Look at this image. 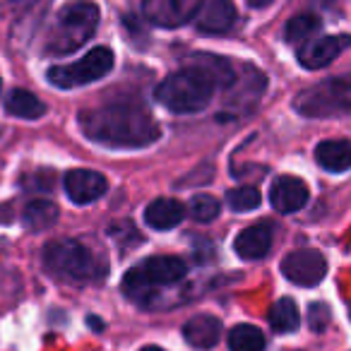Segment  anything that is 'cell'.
Masks as SVG:
<instances>
[{
	"mask_svg": "<svg viewBox=\"0 0 351 351\" xmlns=\"http://www.w3.org/2000/svg\"><path fill=\"white\" fill-rule=\"evenodd\" d=\"M80 128L89 140L108 149H142L161 137V128L152 113L132 101H116L82 111Z\"/></svg>",
	"mask_w": 351,
	"mask_h": 351,
	"instance_id": "obj_1",
	"label": "cell"
},
{
	"mask_svg": "<svg viewBox=\"0 0 351 351\" xmlns=\"http://www.w3.org/2000/svg\"><path fill=\"white\" fill-rule=\"evenodd\" d=\"M99 27V5L92 0H70L56 15V27L51 32V53H73L84 41L94 36Z\"/></svg>",
	"mask_w": 351,
	"mask_h": 351,
	"instance_id": "obj_2",
	"label": "cell"
},
{
	"mask_svg": "<svg viewBox=\"0 0 351 351\" xmlns=\"http://www.w3.org/2000/svg\"><path fill=\"white\" fill-rule=\"evenodd\" d=\"M215 82L195 68H183L169 75L156 87V101L173 113H197L215 97Z\"/></svg>",
	"mask_w": 351,
	"mask_h": 351,
	"instance_id": "obj_3",
	"label": "cell"
},
{
	"mask_svg": "<svg viewBox=\"0 0 351 351\" xmlns=\"http://www.w3.org/2000/svg\"><path fill=\"white\" fill-rule=\"evenodd\" d=\"M44 263L58 277L68 279H99L101 274H106V267H101L94 253L89 248H84L77 241H53V243L46 245L44 250Z\"/></svg>",
	"mask_w": 351,
	"mask_h": 351,
	"instance_id": "obj_4",
	"label": "cell"
},
{
	"mask_svg": "<svg viewBox=\"0 0 351 351\" xmlns=\"http://www.w3.org/2000/svg\"><path fill=\"white\" fill-rule=\"evenodd\" d=\"M188 267L181 258L176 255H154L132 267L123 277V291L130 298H142L154 287H169V284L181 282L186 277Z\"/></svg>",
	"mask_w": 351,
	"mask_h": 351,
	"instance_id": "obj_5",
	"label": "cell"
},
{
	"mask_svg": "<svg viewBox=\"0 0 351 351\" xmlns=\"http://www.w3.org/2000/svg\"><path fill=\"white\" fill-rule=\"evenodd\" d=\"M293 106L303 116H332V113L351 111V73L330 77L313 89H306L293 101Z\"/></svg>",
	"mask_w": 351,
	"mask_h": 351,
	"instance_id": "obj_6",
	"label": "cell"
},
{
	"mask_svg": "<svg viewBox=\"0 0 351 351\" xmlns=\"http://www.w3.org/2000/svg\"><path fill=\"white\" fill-rule=\"evenodd\" d=\"M113 68V51L106 46L92 49L89 53H84L80 60L70 65H56L49 70V82L58 89H75L92 84L97 80H101L104 75H108Z\"/></svg>",
	"mask_w": 351,
	"mask_h": 351,
	"instance_id": "obj_7",
	"label": "cell"
},
{
	"mask_svg": "<svg viewBox=\"0 0 351 351\" xmlns=\"http://www.w3.org/2000/svg\"><path fill=\"white\" fill-rule=\"evenodd\" d=\"M282 274L296 287H315L325 279L327 260L313 248H301L282 260Z\"/></svg>",
	"mask_w": 351,
	"mask_h": 351,
	"instance_id": "obj_8",
	"label": "cell"
},
{
	"mask_svg": "<svg viewBox=\"0 0 351 351\" xmlns=\"http://www.w3.org/2000/svg\"><path fill=\"white\" fill-rule=\"evenodd\" d=\"M202 0H145L142 3V15L156 27L173 29V27L186 25L191 17L200 12Z\"/></svg>",
	"mask_w": 351,
	"mask_h": 351,
	"instance_id": "obj_9",
	"label": "cell"
},
{
	"mask_svg": "<svg viewBox=\"0 0 351 351\" xmlns=\"http://www.w3.org/2000/svg\"><path fill=\"white\" fill-rule=\"evenodd\" d=\"M351 46L349 34H327L317 39H308L298 49V63L306 70H322L332 63L339 53H344Z\"/></svg>",
	"mask_w": 351,
	"mask_h": 351,
	"instance_id": "obj_10",
	"label": "cell"
},
{
	"mask_svg": "<svg viewBox=\"0 0 351 351\" xmlns=\"http://www.w3.org/2000/svg\"><path fill=\"white\" fill-rule=\"evenodd\" d=\"M106 178L92 169H73L65 173V193L75 205L97 202L106 193Z\"/></svg>",
	"mask_w": 351,
	"mask_h": 351,
	"instance_id": "obj_11",
	"label": "cell"
},
{
	"mask_svg": "<svg viewBox=\"0 0 351 351\" xmlns=\"http://www.w3.org/2000/svg\"><path fill=\"white\" fill-rule=\"evenodd\" d=\"M269 202L282 215H293V212L306 207L308 186L301 178H293V176H279L272 186V193H269Z\"/></svg>",
	"mask_w": 351,
	"mask_h": 351,
	"instance_id": "obj_12",
	"label": "cell"
},
{
	"mask_svg": "<svg viewBox=\"0 0 351 351\" xmlns=\"http://www.w3.org/2000/svg\"><path fill=\"white\" fill-rule=\"evenodd\" d=\"M236 5L234 0H210L207 5L197 12V29L205 34H224L234 27L236 22Z\"/></svg>",
	"mask_w": 351,
	"mask_h": 351,
	"instance_id": "obj_13",
	"label": "cell"
},
{
	"mask_svg": "<svg viewBox=\"0 0 351 351\" xmlns=\"http://www.w3.org/2000/svg\"><path fill=\"white\" fill-rule=\"evenodd\" d=\"M269 245H272V229H269V221H260V224L245 226L234 241V250L239 253V258H243V260L265 258Z\"/></svg>",
	"mask_w": 351,
	"mask_h": 351,
	"instance_id": "obj_14",
	"label": "cell"
},
{
	"mask_svg": "<svg viewBox=\"0 0 351 351\" xmlns=\"http://www.w3.org/2000/svg\"><path fill=\"white\" fill-rule=\"evenodd\" d=\"M183 337L195 349H212L221 337V320L210 313L195 315L183 325Z\"/></svg>",
	"mask_w": 351,
	"mask_h": 351,
	"instance_id": "obj_15",
	"label": "cell"
},
{
	"mask_svg": "<svg viewBox=\"0 0 351 351\" xmlns=\"http://www.w3.org/2000/svg\"><path fill=\"white\" fill-rule=\"evenodd\" d=\"M186 217V205L181 200L173 197H159V200L149 202L145 210V221L147 226L156 231H169L173 226H178Z\"/></svg>",
	"mask_w": 351,
	"mask_h": 351,
	"instance_id": "obj_16",
	"label": "cell"
},
{
	"mask_svg": "<svg viewBox=\"0 0 351 351\" xmlns=\"http://www.w3.org/2000/svg\"><path fill=\"white\" fill-rule=\"evenodd\" d=\"M188 68H195L200 70L205 77H210L215 82V87H229L234 84V68L226 58L221 56H215V53H193L188 58Z\"/></svg>",
	"mask_w": 351,
	"mask_h": 351,
	"instance_id": "obj_17",
	"label": "cell"
},
{
	"mask_svg": "<svg viewBox=\"0 0 351 351\" xmlns=\"http://www.w3.org/2000/svg\"><path fill=\"white\" fill-rule=\"evenodd\" d=\"M315 159L322 169L332 173L351 169V142L349 140H325L315 147Z\"/></svg>",
	"mask_w": 351,
	"mask_h": 351,
	"instance_id": "obj_18",
	"label": "cell"
},
{
	"mask_svg": "<svg viewBox=\"0 0 351 351\" xmlns=\"http://www.w3.org/2000/svg\"><path fill=\"white\" fill-rule=\"evenodd\" d=\"M5 111L15 118L34 121V118H41L46 113V104L27 89H12L5 97Z\"/></svg>",
	"mask_w": 351,
	"mask_h": 351,
	"instance_id": "obj_19",
	"label": "cell"
},
{
	"mask_svg": "<svg viewBox=\"0 0 351 351\" xmlns=\"http://www.w3.org/2000/svg\"><path fill=\"white\" fill-rule=\"evenodd\" d=\"M22 221L29 231H46L58 221V207L49 200H34L25 207Z\"/></svg>",
	"mask_w": 351,
	"mask_h": 351,
	"instance_id": "obj_20",
	"label": "cell"
},
{
	"mask_svg": "<svg viewBox=\"0 0 351 351\" xmlns=\"http://www.w3.org/2000/svg\"><path fill=\"white\" fill-rule=\"evenodd\" d=\"M298 322H301V315H298V306L291 298H279L269 308V325H272L274 332L287 335V332L298 330Z\"/></svg>",
	"mask_w": 351,
	"mask_h": 351,
	"instance_id": "obj_21",
	"label": "cell"
},
{
	"mask_svg": "<svg viewBox=\"0 0 351 351\" xmlns=\"http://www.w3.org/2000/svg\"><path fill=\"white\" fill-rule=\"evenodd\" d=\"M229 349L231 351H263L265 335L255 325H236L229 332Z\"/></svg>",
	"mask_w": 351,
	"mask_h": 351,
	"instance_id": "obj_22",
	"label": "cell"
},
{
	"mask_svg": "<svg viewBox=\"0 0 351 351\" xmlns=\"http://www.w3.org/2000/svg\"><path fill=\"white\" fill-rule=\"evenodd\" d=\"M260 191L253 186H239V188H231L226 193V202L231 205V210L236 212H253L260 207Z\"/></svg>",
	"mask_w": 351,
	"mask_h": 351,
	"instance_id": "obj_23",
	"label": "cell"
},
{
	"mask_svg": "<svg viewBox=\"0 0 351 351\" xmlns=\"http://www.w3.org/2000/svg\"><path fill=\"white\" fill-rule=\"evenodd\" d=\"M317 27H320V20H317L315 15L291 17L287 25V41L289 44H306Z\"/></svg>",
	"mask_w": 351,
	"mask_h": 351,
	"instance_id": "obj_24",
	"label": "cell"
},
{
	"mask_svg": "<svg viewBox=\"0 0 351 351\" xmlns=\"http://www.w3.org/2000/svg\"><path fill=\"white\" fill-rule=\"evenodd\" d=\"M191 217L195 221H202V224L215 221L217 217H219V200L212 197V195H205V193H200V195H195L191 200Z\"/></svg>",
	"mask_w": 351,
	"mask_h": 351,
	"instance_id": "obj_25",
	"label": "cell"
},
{
	"mask_svg": "<svg viewBox=\"0 0 351 351\" xmlns=\"http://www.w3.org/2000/svg\"><path fill=\"white\" fill-rule=\"evenodd\" d=\"M308 322H311V330L322 332L330 325V308L325 303H313L311 311H308Z\"/></svg>",
	"mask_w": 351,
	"mask_h": 351,
	"instance_id": "obj_26",
	"label": "cell"
},
{
	"mask_svg": "<svg viewBox=\"0 0 351 351\" xmlns=\"http://www.w3.org/2000/svg\"><path fill=\"white\" fill-rule=\"evenodd\" d=\"M245 3H248V5H253V8H267L272 0H245Z\"/></svg>",
	"mask_w": 351,
	"mask_h": 351,
	"instance_id": "obj_27",
	"label": "cell"
},
{
	"mask_svg": "<svg viewBox=\"0 0 351 351\" xmlns=\"http://www.w3.org/2000/svg\"><path fill=\"white\" fill-rule=\"evenodd\" d=\"M89 325H92L94 327V330H104V322L101 320H99V317H89Z\"/></svg>",
	"mask_w": 351,
	"mask_h": 351,
	"instance_id": "obj_28",
	"label": "cell"
},
{
	"mask_svg": "<svg viewBox=\"0 0 351 351\" xmlns=\"http://www.w3.org/2000/svg\"><path fill=\"white\" fill-rule=\"evenodd\" d=\"M140 351H164V349H161V346H142Z\"/></svg>",
	"mask_w": 351,
	"mask_h": 351,
	"instance_id": "obj_29",
	"label": "cell"
}]
</instances>
